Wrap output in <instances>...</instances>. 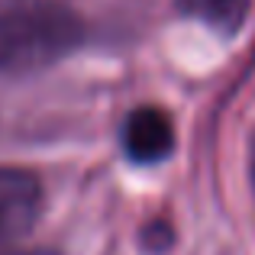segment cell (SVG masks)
Instances as JSON below:
<instances>
[{"instance_id":"6da1fadb","label":"cell","mask_w":255,"mask_h":255,"mask_svg":"<svg viewBox=\"0 0 255 255\" xmlns=\"http://www.w3.org/2000/svg\"><path fill=\"white\" fill-rule=\"evenodd\" d=\"M84 39V23L65 0L0 3V75H26L55 65Z\"/></svg>"},{"instance_id":"7a4b0ae2","label":"cell","mask_w":255,"mask_h":255,"mask_svg":"<svg viewBox=\"0 0 255 255\" xmlns=\"http://www.w3.org/2000/svg\"><path fill=\"white\" fill-rule=\"evenodd\" d=\"M45 207L42 184L32 171L0 165V246L23 239Z\"/></svg>"},{"instance_id":"3957f363","label":"cell","mask_w":255,"mask_h":255,"mask_svg":"<svg viewBox=\"0 0 255 255\" xmlns=\"http://www.w3.org/2000/svg\"><path fill=\"white\" fill-rule=\"evenodd\" d=\"M123 149L132 162L155 165L174 149V123L162 107H136L123 123Z\"/></svg>"},{"instance_id":"277c9868","label":"cell","mask_w":255,"mask_h":255,"mask_svg":"<svg viewBox=\"0 0 255 255\" xmlns=\"http://www.w3.org/2000/svg\"><path fill=\"white\" fill-rule=\"evenodd\" d=\"M178 10L220 32H236L252 10V0H178Z\"/></svg>"},{"instance_id":"5b68a950","label":"cell","mask_w":255,"mask_h":255,"mask_svg":"<svg viewBox=\"0 0 255 255\" xmlns=\"http://www.w3.org/2000/svg\"><path fill=\"white\" fill-rule=\"evenodd\" d=\"M0 255H58L52 249H13V252H0Z\"/></svg>"}]
</instances>
